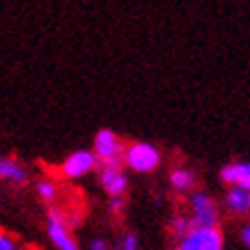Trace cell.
<instances>
[{"label":"cell","mask_w":250,"mask_h":250,"mask_svg":"<svg viewBox=\"0 0 250 250\" xmlns=\"http://www.w3.org/2000/svg\"><path fill=\"white\" fill-rule=\"evenodd\" d=\"M124 163L138 174L154 172L161 166V152L152 143H131L124 147Z\"/></svg>","instance_id":"6da1fadb"},{"label":"cell","mask_w":250,"mask_h":250,"mask_svg":"<svg viewBox=\"0 0 250 250\" xmlns=\"http://www.w3.org/2000/svg\"><path fill=\"white\" fill-rule=\"evenodd\" d=\"M46 236L53 243L55 250H78V243L71 234L67 216L58 205H48V223H46Z\"/></svg>","instance_id":"7a4b0ae2"},{"label":"cell","mask_w":250,"mask_h":250,"mask_svg":"<svg viewBox=\"0 0 250 250\" xmlns=\"http://www.w3.org/2000/svg\"><path fill=\"white\" fill-rule=\"evenodd\" d=\"M188 213L195 228H218V205L205 190H193L188 195Z\"/></svg>","instance_id":"3957f363"},{"label":"cell","mask_w":250,"mask_h":250,"mask_svg":"<svg viewBox=\"0 0 250 250\" xmlns=\"http://www.w3.org/2000/svg\"><path fill=\"white\" fill-rule=\"evenodd\" d=\"M174 250H225V239L218 228H193L190 234L177 241Z\"/></svg>","instance_id":"277c9868"},{"label":"cell","mask_w":250,"mask_h":250,"mask_svg":"<svg viewBox=\"0 0 250 250\" xmlns=\"http://www.w3.org/2000/svg\"><path fill=\"white\" fill-rule=\"evenodd\" d=\"M94 154L99 156V166H120L124 161V147L120 136L110 129H101L94 136Z\"/></svg>","instance_id":"5b68a950"},{"label":"cell","mask_w":250,"mask_h":250,"mask_svg":"<svg viewBox=\"0 0 250 250\" xmlns=\"http://www.w3.org/2000/svg\"><path fill=\"white\" fill-rule=\"evenodd\" d=\"M97 166L99 156L94 154V149H78V152H71L62 161L60 172L67 179H81V177H87Z\"/></svg>","instance_id":"8992f818"},{"label":"cell","mask_w":250,"mask_h":250,"mask_svg":"<svg viewBox=\"0 0 250 250\" xmlns=\"http://www.w3.org/2000/svg\"><path fill=\"white\" fill-rule=\"evenodd\" d=\"M99 182L108 197H124L129 188V177L120 166H99Z\"/></svg>","instance_id":"52a82bcc"},{"label":"cell","mask_w":250,"mask_h":250,"mask_svg":"<svg viewBox=\"0 0 250 250\" xmlns=\"http://www.w3.org/2000/svg\"><path fill=\"white\" fill-rule=\"evenodd\" d=\"M0 179L12 186H25L30 182V170L16 156H2L0 159Z\"/></svg>","instance_id":"ba28073f"},{"label":"cell","mask_w":250,"mask_h":250,"mask_svg":"<svg viewBox=\"0 0 250 250\" xmlns=\"http://www.w3.org/2000/svg\"><path fill=\"white\" fill-rule=\"evenodd\" d=\"M220 179L228 186H243L250 190V161H234L220 170Z\"/></svg>","instance_id":"9c48e42d"},{"label":"cell","mask_w":250,"mask_h":250,"mask_svg":"<svg viewBox=\"0 0 250 250\" xmlns=\"http://www.w3.org/2000/svg\"><path fill=\"white\" fill-rule=\"evenodd\" d=\"M223 205L229 213L234 216H246L250 211V190L243 188V186H229L225 190V197H223Z\"/></svg>","instance_id":"30bf717a"},{"label":"cell","mask_w":250,"mask_h":250,"mask_svg":"<svg viewBox=\"0 0 250 250\" xmlns=\"http://www.w3.org/2000/svg\"><path fill=\"white\" fill-rule=\"evenodd\" d=\"M195 172L190 170V167H172L170 170V186H172L174 190H190L193 186H195Z\"/></svg>","instance_id":"8fae6325"},{"label":"cell","mask_w":250,"mask_h":250,"mask_svg":"<svg viewBox=\"0 0 250 250\" xmlns=\"http://www.w3.org/2000/svg\"><path fill=\"white\" fill-rule=\"evenodd\" d=\"M35 193L46 205H55L58 197H60V188H58V184L53 179H39L37 186H35Z\"/></svg>","instance_id":"7c38bea8"},{"label":"cell","mask_w":250,"mask_h":250,"mask_svg":"<svg viewBox=\"0 0 250 250\" xmlns=\"http://www.w3.org/2000/svg\"><path fill=\"white\" fill-rule=\"evenodd\" d=\"M193 218H190V213H177L172 220H170V234L179 241V239H184L186 234H190L193 232Z\"/></svg>","instance_id":"4fadbf2b"},{"label":"cell","mask_w":250,"mask_h":250,"mask_svg":"<svg viewBox=\"0 0 250 250\" xmlns=\"http://www.w3.org/2000/svg\"><path fill=\"white\" fill-rule=\"evenodd\" d=\"M120 250H143L140 248V239L136 232H126L120 241Z\"/></svg>","instance_id":"5bb4252c"},{"label":"cell","mask_w":250,"mask_h":250,"mask_svg":"<svg viewBox=\"0 0 250 250\" xmlns=\"http://www.w3.org/2000/svg\"><path fill=\"white\" fill-rule=\"evenodd\" d=\"M0 250H19V243H16L14 234H7V232L0 234Z\"/></svg>","instance_id":"9a60e30c"},{"label":"cell","mask_w":250,"mask_h":250,"mask_svg":"<svg viewBox=\"0 0 250 250\" xmlns=\"http://www.w3.org/2000/svg\"><path fill=\"white\" fill-rule=\"evenodd\" d=\"M87 250H117L115 246H110V241H106L104 236H97V239H92Z\"/></svg>","instance_id":"2e32d148"},{"label":"cell","mask_w":250,"mask_h":250,"mask_svg":"<svg viewBox=\"0 0 250 250\" xmlns=\"http://www.w3.org/2000/svg\"><path fill=\"white\" fill-rule=\"evenodd\" d=\"M108 209H110V213H113V216H120V213L124 211V197H110V205H108Z\"/></svg>","instance_id":"e0dca14e"},{"label":"cell","mask_w":250,"mask_h":250,"mask_svg":"<svg viewBox=\"0 0 250 250\" xmlns=\"http://www.w3.org/2000/svg\"><path fill=\"white\" fill-rule=\"evenodd\" d=\"M239 236H241V243L250 250V223H246L241 229H239Z\"/></svg>","instance_id":"ac0fdd59"}]
</instances>
